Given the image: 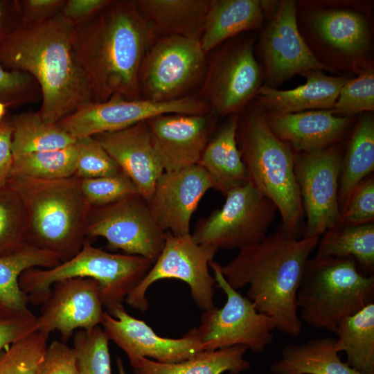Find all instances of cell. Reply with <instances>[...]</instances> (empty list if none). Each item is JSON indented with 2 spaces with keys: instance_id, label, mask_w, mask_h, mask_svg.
<instances>
[{
  "instance_id": "1",
  "label": "cell",
  "mask_w": 374,
  "mask_h": 374,
  "mask_svg": "<svg viewBox=\"0 0 374 374\" xmlns=\"http://www.w3.org/2000/svg\"><path fill=\"white\" fill-rule=\"evenodd\" d=\"M157 39L135 1H113L74 26L73 46L95 103L141 99L139 75Z\"/></svg>"
},
{
  "instance_id": "2",
  "label": "cell",
  "mask_w": 374,
  "mask_h": 374,
  "mask_svg": "<svg viewBox=\"0 0 374 374\" xmlns=\"http://www.w3.org/2000/svg\"><path fill=\"white\" fill-rule=\"evenodd\" d=\"M73 29L60 12L42 22L21 24L0 41V63L37 82L42 94L37 113L47 123H57L94 102L73 48Z\"/></svg>"
},
{
  "instance_id": "3",
  "label": "cell",
  "mask_w": 374,
  "mask_h": 374,
  "mask_svg": "<svg viewBox=\"0 0 374 374\" xmlns=\"http://www.w3.org/2000/svg\"><path fill=\"white\" fill-rule=\"evenodd\" d=\"M320 238L294 239L279 229L261 241L244 247L221 271L238 290L249 285L247 298L269 317L280 332L298 337L302 330L296 294L303 269Z\"/></svg>"
},
{
  "instance_id": "4",
  "label": "cell",
  "mask_w": 374,
  "mask_h": 374,
  "mask_svg": "<svg viewBox=\"0 0 374 374\" xmlns=\"http://www.w3.org/2000/svg\"><path fill=\"white\" fill-rule=\"evenodd\" d=\"M8 184L22 202L28 244L53 253L61 262L81 250L91 206L82 194L79 178L46 180L14 176Z\"/></svg>"
},
{
  "instance_id": "5",
  "label": "cell",
  "mask_w": 374,
  "mask_h": 374,
  "mask_svg": "<svg viewBox=\"0 0 374 374\" xmlns=\"http://www.w3.org/2000/svg\"><path fill=\"white\" fill-rule=\"evenodd\" d=\"M236 139L249 182L277 208L278 229L290 238H301L305 216L294 174L296 152L271 132L260 109L239 116Z\"/></svg>"
},
{
  "instance_id": "6",
  "label": "cell",
  "mask_w": 374,
  "mask_h": 374,
  "mask_svg": "<svg viewBox=\"0 0 374 374\" xmlns=\"http://www.w3.org/2000/svg\"><path fill=\"white\" fill-rule=\"evenodd\" d=\"M296 299L303 321L335 334L344 319L373 302L374 276L360 272L351 257L316 254L305 263Z\"/></svg>"
},
{
  "instance_id": "7",
  "label": "cell",
  "mask_w": 374,
  "mask_h": 374,
  "mask_svg": "<svg viewBox=\"0 0 374 374\" xmlns=\"http://www.w3.org/2000/svg\"><path fill=\"white\" fill-rule=\"evenodd\" d=\"M152 265L150 260L142 256L112 253L86 241L71 259L49 269H28L21 274L19 283L29 303L35 305L48 299L52 285L57 281L71 278H92L99 283L103 307L110 313L123 305Z\"/></svg>"
},
{
  "instance_id": "8",
  "label": "cell",
  "mask_w": 374,
  "mask_h": 374,
  "mask_svg": "<svg viewBox=\"0 0 374 374\" xmlns=\"http://www.w3.org/2000/svg\"><path fill=\"white\" fill-rule=\"evenodd\" d=\"M209 267L226 301L220 308L214 306L204 311L199 327L195 328L202 350L243 346L255 353L262 352L273 341L274 321L228 283L220 263L213 260Z\"/></svg>"
},
{
  "instance_id": "9",
  "label": "cell",
  "mask_w": 374,
  "mask_h": 374,
  "mask_svg": "<svg viewBox=\"0 0 374 374\" xmlns=\"http://www.w3.org/2000/svg\"><path fill=\"white\" fill-rule=\"evenodd\" d=\"M225 197L221 208L197 222L193 240L217 251L240 250L263 240L278 211L275 204L249 181Z\"/></svg>"
},
{
  "instance_id": "10",
  "label": "cell",
  "mask_w": 374,
  "mask_h": 374,
  "mask_svg": "<svg viewBox=\"0 0 374 374\" xmlns=\"http://www.w3.org/2000/svg\"><path fill=\"white\" fill-rule=\"evenodd\" d=\"M206 54L199 39L177 35L157 37L140 69L142 98L166 102L188 96L204 78Z\"/></svg>"
},
{
  "instance_id": "11",
  "label": "cell",
  "mask_w": 374,
  "mask_h": 374,
  "mask_svg": "<svg viewBox=\"0 0 374 374\" xmlns=\"http://www.w3.org/2000/svg\"><path fill=\"white\" fill-rule=\"evenodd\" d=\"M164 239L159 257L125 301L133 308L145 312L149 307L145 294L150 286L159 280L175 278L188 285L192 299L201 310L214 307L216 283L209 273V262L217 251L197 244L190 233L175 235L166 231Z\"/></svg>"
},
{
  "instance_id": "12",
  "label": "cell",
  "mask_w": 374,
  "mask_h": 374,
  "mask_svg": "<svg viewBox=\"0 0 374 374\" xmlns=\"http://www.w3.org/2000/svg\"><path fill=\"white\" fill-rule=\"evenodd\" d=\"M164 233L154 220L147 201L139 194L116 202L91 207L87 236L102 237L112 250L139 256L152 264L165 242Z\"/></svg>"
},
{
  "instance_id": "13",
  "label": "cell",
  "mask_w": 374,
  "mask_h": 374,
  "mask_svg": "<svg viewBox=\"0 0 374 374\" xmlns=\"http://www.w3.org/2000/svg\"><path fill=\"white\" fill-rule=\"evenodd\" d=\"M342 155L337 144L316 152H295L294 174L306 219L302 238H320L339 223Z\"/></svg>"
},
{
  "instance_id": "14",
  "label": "cell",
  "mask_w": 374,
  "mask_h": 374,
  "mask_svg": "<svg viewBox=\"0 0 374 374\" xmlns=\"http://www.w3.org/2000/svg\"><path fill=\"white\" fill-rule=\"evenodd\" d=\"M211 112L202 98L191 95L166 102L114 98L86 105L57 124L78 139L127 128L161 114H206Z\"/></svg>"
},
{
  "instance_id": "15",
  "label": "cell",
  "mask_w": 374,
  "mask_h": 374,
  "mask_svg": "<svg viewBox=\"0 0 374 374\" xmlns=\"http://www.w3.org/2000/svg\"><path fill=\"white\" fill-rule=\"evenodd\" d=\"M261 80L253 42H233L222 47L206 69L202 99L213 114H236L256 96Z\"/></svg>"
},
{
  "instance_id": "16",
  "label": "cell",
  "mask_w": 374,
  "mask_h": 374,
  "mask_svg": "<svg viewBox=\"0 0 374 374\" xmlns=\"http://www.w3.org/2000/svg\"><path fill=\"white\" fill-rule=\"evenodd\" d=\"M105 311L99 283L89 278H71L55 282L38 317L37 331L48 339L60 332L66 341L75 330H90L100 326Z\"/></svg>"
},
{
  "instance_id": "17",
  "label": "cell",
  "mask_w": 374,
  "mask_h": 374,
  "mask_svg": "<svg viewBox=\"0 0 374 374\" xmlns=\"http://www.w3.org/2000/svg\"><path fill=\"white\" fill-rule=\"evenodd\" d=\"M260 42L267 86L273 87L308 71L328 69L317 59L299 33L294 1L279 3Z\"/></svg>"
},
{
  "instance_id": "18",
  "label": "cell",
  "mask_w": 374,
  "mask_h": 374,
  "mask_svg": "<svg viewBox=\"0 0 374 374\" xmlns=\"http://www.w3.org/2000/svg\"><path fill=\"white\" fill-rule=\"evenodd\" d=\"M100 326L109 340L120 347L129 360L143 357L161 363H177L202 351L195 328L181 338L160 337L145 321L128 314L123 305L110 313L105 311Z\"/></svg>"
},
{
  "instance_id": "19",
  "label": "cell",
  "mask_w": 374,
  "mask_h": 374,
  "mask_svg": "<svg viewBox=\"0 0 374 374\" xmlns=\"http://www.w3.org/2000/svg\"><path fill=\"white\" fill-rule=\"evenodd\" d=\"M213 188L206 171L199 164L164 172L146 200L159 227L175 235L190 233L192 215L206 193Z\"/></svg>"
},
{
  "instance_id": "20",
  "label": "cell",
  "mask_w": 374,
  "mask_h": 374,
  "mask_svg": "<svg viewBox=\"0 0 374 374\" xmlns=\"http://www.w3.org/2000/svg\"><path fill=\"white\" fill-rule=\"evenodd\" d=\"M212 114H166L147 121L164 172L198 164L211 139Z\"/></svg>"
},
{
  "instance_id": "21",
  "label": "cell",
  "mask_w": 374,
  "mask_h": 374,
  "mask_svg": "<svg viewBox=\"0 0 374 374\" xmlns=\"http://www.w3.org/2000/svg\"><path fill=\"white\" fill-rule=\"evenodd\" d=\"M93 136L132 180L139 195L148 200L164 168L147 121Z\"/></svg>"
},
{
  "instance_id": "22",
  "label": "cell",
  "mask_w": 374,
  "mask_h": 374,
  "mask_svg": "<svg viewBox=\"0 0 374 374\" xmlns=\"http://www.w3.org/2000/svg\"><path fill=\"white\" fill-rule=\"evenodd\" d=\"M265 118L271 132L296 152H316L337 145L353 122L351 117L337 116L330 110L271 113Z\"/></svg>"
},
{
  "instance_id": "23",
  "label": "cell",
  "mask_w": 374,
  "mask_h": 374,
  "mask_svg": "<svg viewBox=\"0 0 374 374\" xmlns=\"http://www.w3.org/2000/svg\"><path fill=\"white\" fill-rule=\"evenodd\" d=\"M301 75L306 82L295 89L278 90L261 86L256 97L271 113L289 114L310 110H330L348 80L345 77L326 75L322 70H311Z\"/></svg>"
},
{
  "instance_id": "24",
  "label": "cell",
  "mask_w": 374,
  "mask_h": 374,
  "mask_svg": "<svg viewBox=\"0 0 374 374\" xmlns=\"http://www.w3.org/2000/svg\"><path fill=\"white\" fill-rule=\"evenodd\" d=\"M238 118L233 114L210 139L198 163L210 176L213 188L224 195L249 181L236 139Z\"/></svg>"
},
{
  "instance_id": "25",
  "label": "cell",
  "mask_w": 374,
  "mask_h": 374,
  "mask_svg": "<svg viewBox=\"0 0 374 374\" xmlns=\"http://www.w3.org/2000/svg\"><path fill=\"white\" fill-rule=\"evenodd\" d=\"M265 1L259 0H209L202 35L204 52L246 30L258 28L263 21Z\"/></svg>"
},
{
  "instance_id": "26",
  "label": "cell",
  "mask_w": 374,
  "mask_h": 374,
  "mask_svg": "<svg viewBox=\"0 0 374 374\" xmlns=\"http://www.w3.org/2000/svg\"><path fill=\"white\" fill-rule=\"evenodd\" d=\"M136 6L156 37L200 39L209 0H138Z\"/></svg>"
},
{
  "instance_id": "27",
  "label": "cell",
  "mask_w": 374,
  "mask_h": 374,
  "mask_svg": "<svg viewBox=\"0 0 374 374\" xmlns=\"http://www.w3.org/2000/svg\"><path fill=\"white\" fill-rule=\"evenodd\" d=\"M336 338L324 337L285 346L271 365L274 374H362L341 360Z\"/></svg>"
},
{
  "instance_id": "28",
  "label": "cell",
  "mask_w": 374,
  "mask_h": 374,
  "mask_svg": "<svg viewBox=\"0 0 374 374\" xmlns=\"http://www.w3.org/2000/svg\"><path fill=\"white\" fill-rule=\"evenodd\" d=\"M247 350L243 346H234L204 350L177 363H161L143 357L129 362L135 374H240L251 367L244 358Z\"/></svg>"
},
{
  "instance_id": "29",
  "label": "cell",
  "mask_w": 374,
  "mask_h": 374,
  "mask_svg": "<svg viewBox=\"0 0 374 374\" xmlns=\"http://www.w3.org/2000/svg\"><path fill=\"white\" fill-rule=\"evenodd\" d=\"M48 251L26 244L18 251L0 256V317H11L32 312L28 296L19 286V277L28 269H49L60 263Z\"/></svg>"
},
{
  "instance_id": "30",
  "label": "cell",
  "mask_w": 374,
  "mask_h": 374,
  "mask_svg": "<svg viewBox=\"0 0 374 374\" xmlns=\"http://www.w3.org/2000/svg\"><path fill=\"white\" fill-rule=\"evenodd\" d=\"M374 170V120L368 114L357 122L344 156L339 181L340 211L357 186Z\"/></svg>"
},
{
  "instance_id": "31",
  "label": "cell",
  "mask_w": 374,
  "mask_h": 374,
  "mask_svg": "<svg viewBox=\"0 0 374 374\" xmlns=\"http://www.w3.org/2000/svg\"><path fill=\"white\" fill-rule=\"evenodd\" d=\"M335 334V348L346 353V363L362 374H374V303L344 319Z\"/></svg>"
},
{
  "instance_id": "32",
  "label": "cell",
  "mask_w": 374,
  "mask_h": 374,
  "mask_svg": "<svg viewBox=\"0 0 374 374\" xmlns=\"http://www.w3.org/2000/svg\"><path fill=\"white\" fill-rule=\"evenodd\" d=\"M10 123L12 158L33 152L62 149L76 141L57 123L43 121L37 112L28 111L15 115Z\"/></svg>"
},
{
  "instance_id": "33",
  "label": "cell",
  "mask_w": 374,
  "mask_h": 374,
  "mask_svg": "<svg viewBox=\"0 0 374 374\" xmlns=\"http://www.w3.org/2000/svg\"><path fill=\"white\" fill-rule=\"evenodd\" d=\"M317 254L351 257L366 274L374 269V224L338 223L328 229L319 241Z\"/></svg>"
},
{
  "instance_id": "34",
  "label": "cell",
  "mask_w": 374,
  "mask_h": 374,
  "mask_svg": "<svg viewBox=\"0 0 374 374\" xmlns=\"http://www.w3.org/2000/svg\"><path fill=\"white\" fill-rule=\"evenodd\" d=\"M314 26L330 44L348 54L364 51L369 35L364 19L358 13L347 10H329L318 14Z\"/></svg>"
},
{
  "instance_id": "35",
  "label": "cell",
  "mask_w": 374,
  "mask_h": 374,
  "mask_svg": "<svg viewBox=\"0 0 374 374\" xmlns=\"http://www.w3.org/2000/svg\"><path fill=\"white\" fill-rule=\"evenodd\" d=\"M75 143L62 149L14 157L10 177L23 176L53 180L74 176L78 158Z\"/></svg>"
},
{
  "instance_id": "36",
  "label": "cell",
  "mask_w": 374,
  "mask_h": 374,
  "mask_svg": "<svg viewBox=\"0 0 374 374\" xmlns=\"http://www.w3.org/2000/svg\"><path fill=\"white\" fill-rule=\"evenodd\" d=\"M26 244L25 210L17 191L7 184L0 188V256L15 253Z\"/></svg>"
},
{
  "instance_id": "37",
  "label": "cell",
  "mask_w": 374,
  "mask_h": 374,
  "mask_svg": "<svg viewBox=\"0 0 374 374\" xmlns=\"http://www.w3.org/2000/svg\"><path fill=\"white\" fill-rule=\"evenodd\" d=\"M109 341L101 326L74 333L72 348L79 374H112Z\"/></svg>"
},
{
  "instance_id": "38",
  "label": "cell",
  "mask_w": 374,
  "mask_h": 374,
  "mask_svg": "<svg viewBox=\"0 0 374 374\" xmlns=\"http://www.w3.org/2000/svg\"><path fill=\"white\" fill-rule=\"evenodd\" d=\"M47 340L36 331L10 345L0 355V374H40Z\"/></svg>"
},
{
  "instance_id": "39",
  "label": "cell",
  "mask_w": 374,
  "mask_h": 374,
  "mask_svg": "<svg viewBox=\"0 0 374 374\" xmlns=\"http://www.w3.org/2000/svg\"><path fill=\"white\" fill-rule=\"evenodd\" d=\"M340 117H351L358 113L374 110V71L368 69L348 80L330 109Z\"/></svg>"
},
{
  "instance_id": "40",
  "label": "cell",
  "mask_w": 374,
  "mask_h": 374,
  "mask_svg": "<svg viewBox=\"0 0 374 374\" xmlns=\"http://www.w3.org/2000/svg\"><path fill=\"white\" fill-rule=\"evenodd\" d=\"M78 158L75 175L80 179L113 175L121 169L94 136L76 139Z\"/></svg>"
},
{
  "instance_id": "41",
  "label": "cell",
  "mask_w": 374,
  "mask_h": 374,
  "mask_svg": "<svg viewBox=\"0 0 374 374\" xmlns=\"http://www.w3.org/2000/svg\"><path fill=\"white\" fill-rule=\"evenodd\" d=\"M80 188L92 207L105 206L139 194L134 183L123 171L109 176L80 179Z\"/></svg>"
},
{
  "instance_id": "42",
  "label": "cell",
  "mask_w": 374,
  "mask_h": 374,
  "mask_svg": "<svg viewBox=\"0 0 374 374\" xmlns=\"http://www.w3.org/2000/svg\"><path fill=\"white\" fill-rule=\"evenodd\" d=\"M42 99L39 86L28 73L9 70L0 63V101L8 107Z\"/></svg>"
},
{
  "instance_id": "43",
  "label": "cell",
  "mask_w": 374,
  "mask_h": 374,
  "mask_svg": "<svg viewBox=\"0 0 374 374\" xmlns=\"http://www.w3.org/2000/svg\"><path fill=\"white\" fill-rule=\"evenodd\" d=\"M373 222L374 177L372 174L363 179L352 192L340 211L339 223L361 225Z\"/></svg>"
},
{
  "instance_id": "44",
  "label": "cell",
  "mask_w": 374,
  "mask_h": 374,
  "mask_svg": "<svg viewBox=\"0 0 374 374\" xmlns=\"http://www.w3.org/2000/svg\"><path fill=\"white\" fill-rule=\"evenodd\" d=\"M40 374H79L73 348L62 341H52L47 346Z\"/></svg>"
},
{
  "instance_id": "45",
  "label": "cell",
  "mask_w": 374,
  "mask_h": 374,
  "mask_svg": "<svg viewBox=\"0 0 374 374\" xmlns=\"http://www.w3.org/2000/svg\"><path fill=\"white\" fill-rule=\"evenodd\" d=\"M38 317L33 312L0 317V353L3 348L37 331Z\"/></svg>"
},
{
  "instance_id": "46",
  "label": "cell",
  "mask_w": 374,
  "mask_h": 374,
  "mask_svg": "<svg viewBox=\"0 0 374 374\" xmlns=\"http://www.w3.org/2000/svg\"><path fill=\"white\" fill-rule=\"evenodd\" d=\"M22 24H37L60 12L66 0H16Z\"/></svg>"
},
{
  "instance_id": "47",
  "label": "cell",
  "mask_w": 374,
  "mask_h": 374,
  "mask_svg": "<svg viewBox=\"0 0 374 374\" xmlns=\"http://www.w3.org/2000/svg\"><path fill=\"white\" fill-rule=\"evenodd\" d=\"M112 0H66L60 14L74 26L92 18Z\"/></svg>"
},
{
  "instance_id": "48",
  "label": "cell",
  "mask_w": 374,
  "mask_h": 374,
  "mask_svg": "<svg viewBox=\"0 0 374 374\" xmlns=\"http://www.w3.org/2000/svg\"><path fill=\"white\" fill-rule=\"evenodd\" d=\"M12 132L10 119L0 122V188L8 184L10 177L13 159Z\"/></svg>"
},
{
  "instance_id": "49",
  "label": "cell",
  "mask_w": 374,
  "mask_h": 374,
  "mask_svg": "<svg viewBox=\"0 0 374 374\" xmlns=\"http://www.w3.org/2000/svg\"><path fill=\"white\" fill-rule=\"evenodd\" d=\"M21 24L16 0H0V41Z\"/></svg>"
},
{
  "instance_id": "50",
  "label": "cell",
  "mask_w": 374,
  "mask_h": 374,
  "mask_svg": "<svg viewBox=\"0 0 374 374\" xmlns=\"http://www.w3.org/2000/svg\"><path fill=\"white\" fill-rule=\"evenodd\" d=\"M8 107L1 101H0V122L4 120L6 114Z\"/></svg>"
},
{
  "instance_id": "51",
  "label": "cell",
  "mask_w": 374,
  "mask_h": 374,
  "mask_svg": "<svg viewBox=\"0 0 374 374\" xmlns=\"http://www.w3.org/2000/svg\"><path fill=\"white\" fill-rule=\"evenodd\" d=\"M116 365H117L118 374H126L125 371V368H124V366H123V363L122 360L120 358L117 359Z\"/></svg>"
}]
</instances>
